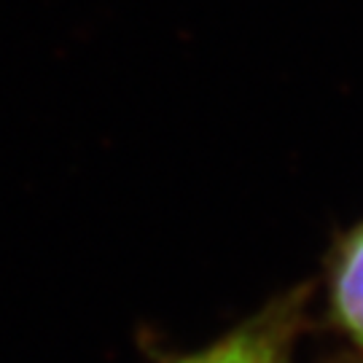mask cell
Listing matches in <instances>:
<instances>
[{"label": "cell", "mask_w": 363, "mask_h": 363, "mask_svg": "<svg viewBox=\"0 0 363 363\" xmlns=\"http://www.w3.org/2000/svg\"><path fill=\"white\" fill-rule=\"evenodd\" d=\"M310 286L286 291L208 347L162 363H294L298 339L310 325Z\"/></svg>", "instance_id": "1"}, {"label": "cell", "mask_w": 363, "mask_h": 363, "mask_svg": "<svg viewBox=\"0 0 363 363\" xmlns=\"http://www.w3.org/2000/svg\"><path fill=\"white\" fill-rule=\"evenodd\" d=\"M323 280L325 320L363 355V220L334 237L325 256Z\"/></svg>", "instance_id": "2"}, {"label": "cell", "mask_w": 363, "mask_h": 363, "mask_svg": "<svg viewBox=\"0 0 363 363\" xmlns=\"http://www.w3.org/2000/svg\"><path fill=\"white\" fill-rule=\"evenodd\" d=\"M325 363H363V355H342V358H334V361Z\"/></svg>", "instance_id": "3"}]
</instances>
